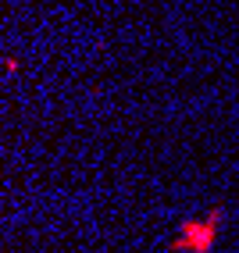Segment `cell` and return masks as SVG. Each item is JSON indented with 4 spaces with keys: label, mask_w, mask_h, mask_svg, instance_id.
<instances>
[{
    "label": "cell",
    "mask_w": 239,
    "mask_h": 253,
    "mask_svg": "<svg viewBox=\"0 0 239 253\" xmlns=\"http://www.w3.org/2000/svg\"><path fill=\"white\" fill-rule=\"evenodd\" d=\"M221 221H225L221 211H207V217H186L179 225V235L172 239V250L175 253H211Z\"/></svg>",
    "instance_id": "obj_1"
},
{
    "label": "cell",
    "mask_w": 239,
    "mask_h": 253,
    "mask_svg": "<svg viewBox=\"0 0 239 253\" xmlns=\"http://www.w3.org/2000/svg\"><path fill=\"white\" fill-rule=\"evenodd\" d=\"M4 72H7V75H14V72H18V61L7 57V61H4Z\"/></svg>",
    "instance_id": "obj_2"
}]
</instances>
